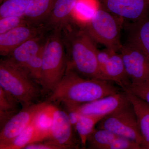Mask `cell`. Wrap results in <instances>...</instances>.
<instances>
[{
  "label": "cell",
  "instance_id": "cell-1",
  "mask_svg": "<svg viewBox=\"0 0 149 149\" xmlns=\"http://www.w3.org/2000/svg\"><path fill=\"white\" fill-rule=\"evenodd\" d=\"M112 83L83 77L68 65L64 76L45 101L77 106L120 92Z\"/></svg>",
  "mask_w": 149,
  "mask_h": 149
},
{
  "label": "cell",
  "instance_id": "cell-2",
  "mask_svg": "<svg viewBox=\"0 0 149 149\" xmlns=\"http://www.w3.org/2000/svg\"><path fill=\"white\" fill-rule=\"evenodd\" d=\"M68 65L83 77L102 79L97 60L96 43L83 26L70 19L61 28Z\"/></svg>",
  "mask_w": 149,
  "mask_h": 149
},
{
  "label": "cell",
  "instance_id": "cell-3",
  "mask_svg": "<svg viewBox=\"0 0 149 149\" xmlns=\"http://www.w3.org/2000/svg\"><path fill=\"white\" fill-rule=\"evenodd\" d=\"M0 86L13 96L22 108L36 104L43 95L40 84L27 70L8 58L0 61Z\"/></svg>",
  "mask_w": 149,
  "mask_h": 149
},
{
  "label": "cell",
  "instance_id": "cell-4",
  "mask_svg": "<svg viewBox=\"0 0 149 149\" xmlns=\"http://www.w3.org/2000/svg\"><path fill=\"white\" fill-rule=\"evenodd\" d=\"M52 31L45 42L43 49L39 80L43 95H49L58 85L65 74L68 63L61 29Z\"/></svg>",
  "mask_w": 149,
  "mask_h": 149
},
{
  "label": "cell",
  "instance_id": "cell-5",
  "mask_svg": "<svg viewBox=\"0 0 149 149\" xmlns=\"http://www.w3.org/2000/svg\"><path fill=\"white\" fill-rule=\"evenodd\" d=\"M123 20V18L100 8L83 27L96 43L117 52L123 46L120 35Z\"/></svg>",
  "mask_w": 149,
  "mask_h": 149
},
{
  "label": "cell",
  "instance_id": "cell-6",
  "mask_svg": "<svg viewBox=\"0 0 149 149\" xmlns=\"http://www.w3.org/2000/svg\"><path fill=\"white\" fill-rule=\"evenodd\" d=\"M97 128L110 130L118 136L128 138L141 146L143 139L137 117L130 101L115 111L104 116Z\"/></svg>",
  "mask_w": 149,
  "mask_h": 149
},
{
  "label": "cell",
  "instance_id": "cell-7",
  "mask_svg": "<svg viewBox=\"0 0 149 149\" xmlns=\"http://www.w3.org/2000/svg\"><path fill=\"white\" fill-rule=\"evenodd\" d=\"M131 84L149 81V57L133 44L123 45L119 51Z\"/></svg>",
  "mask_w": 149,
  "mask_h": 149
},
{
  "label": "cell",
  "instance_id": "cell-8",
  "mask_svg": "<svg viewBox=\"0 0 149 149\" xmlns=\"http://www.w3.org/2000/svg\"><path fill=\"white\" fill-rule=\"evenodd\" d=\"M74 131L67 112L56 107L53 123L47 140L62 149H79L81 142L74 134Z\"/></svg>",
  "mask_w": 149,
  "mask_h": 149
},
{
  "label": "cell",
  "instance_id": "cell-9",
  "mask_svg": "<svg viewBox=\"0 0 149 149\" xmlns=\"http://www.w3.org/2000/svg\"><path fill=\"white\" fill-rule=\"evenodd\" d=\"M47 103L45 101L34 104L22 108L13 116L1 129L0 149L9 144L22 132L32 122L38 112Z\"/></svg>",
  "mask_w": 149,
  "mask_h": 149
},
{
  "label": "cell",
  "instance_id": "cell-10",
  "mask_svg": "<svg viewBox=\"0 0 149 149\" xmlns=\"http://www.w3.org/2000/svg\"><path fill=\"white\" fill-rule=\"evenodd\" d=\"M49 29L45 24L22 25L0 35V55L8 56L15 48L27 40L44 35Z\"/></svg>",
  "mask_w": 149,
  "mask_h": 149
},
{
  "label": "cell",
  "instance_id": "cell-11",
  "mask_svg": "<svg viewBox=\"0 0 149 149\" xmlns=\"http://www.w3.org/2000/svg\"><path fill=\"white\" fill-rule=\"evenodd\" d=\"M104 9L136 22L148 17L149 0H99Z\"/></svg>",
  "mask_w": 149,
  "mask_h": 149
},
{
  "label": "cell",
  "instance_id": "cell-12",
  "mask_svg": "<svg viewBox=\"0 0 149 149\" xmlns=\"http://www.w3.org/2000/svg\"><path fill=\"white\" fill-rule=\"evenodd\" d=\"M129 102L125 91L104 97L93 102L76 106L81 115L104 117Z\"/></svg>",
  "mask_w": 149,
  "mask_h": 149
},
{
  "label": "cell",
  "instance_id": "cell-13",
  "mask_svg": "<svg viewBox=\"0 0 149 149\" xmlns=\"http://www.w3.org/2000/svg\"><path fill=\"white\" fill-rule=\"evenodd\" d=\"M103 80L114 82L123 90L131 84L120 53L114 52L105 65L102 71Z\"/></svg>",
  "mask_w": 149,
  "mask_h": 149
},
{
  "label": "cell",
  "instance_id": "cell-14",
  "mask_svg": "<svg viewBox=\"0 0 149 149\" xmlns=\"http://www.w3.org/2000/svg\"><path fill=\"white\" fill-rule=\"evenodd\" d=\"M133 105L137 117L143 143L142 149H146L149 146V104L130 91L125 90Z\"/></svg>",
  "mask_w": 149,
  "mask_h": 149
},
{
  "label": "cell",
  "instance_id": "cell-15",
  "mask_svg": "<svg viewBox=\"0 0 149 149\" xmlns=\"http://www.w3.org/2000/svg\"><path fill=\"white\" fill-rule=\"evenodd\" d=\"M77 0H57L45 24L49 29H60L71 19Z\"/></svg>",
  "mask_w": 149,
  "mask_h": 149
},
{
  "label": "cell",
  "instance_id": "cell-16",
  "mask_svg": "<svg viewBox=\"0 0 149 149\" xmlns=\"http://www.w3.org/2000/svg\"><path fill=\"white\" fill-rule=\"evenodd\" d=\"M128 42L140 49L149 57V18L148 16L141 20L128 24Z\"/></svg>",
  "mask_w": 149,
  "mask_h": 149
},
{
  "label": "cell",
  "instance_id": "cell-17",
  "mask_svg": "<svg viewBox=\"0 0 149 149\" xmlns=\"http://www.w3.org/2000/svg\"><path fill=\"white\" fill-rule=\"evenodd\" d=\"M43 35L27 40L18 46L8 56V58L23 66L40 52L44 44H42Z\"/></svg>",
  "mask_w": 149,
  "mask_h": 149
},
{
  "label": "cell",
  "instance_id": "cell-18",
  "mask_svg": "<svg viewBox=\"0 0 149 149\" xmlns=\"http://www.w3.org/2000/svg\"><path fill=\"white\" fill-rule=\"evenodd\" d=\"M56 1L31 0L24 17L31 24H43L49 16Z\"/></svg>",
  "mask_w": 149,
  "mask_h": 149
},
{
  "label": "cell",
  "instance_id": "cell-19",
  "mask_svg": "<svg viewBox=\"0 0 149 149\" xmlns=\"http://www.w3.org/2000/svg\"><path fill=\"white\" fill-rule=\"evenodd\" d=\"M99 0H77L71 14V18L81 26H84L100 8Z\"/></svg>",
  "mask_w": 149,
  "mask_h": 149
},
{
  "label": "cell",
  "instance_id": "cell-20",
  "mask_svg": "<svg viewBox=\"0 0 149 149\" xmlns=\"http://www.w3.org/2000/svg\"><path fill=\"white\" fill-rule=\"evenodd\" d=\"M56 107L47 103L39 111L33 119L36 128L43 141L47 139L52 126L54 115Z\"/></svg>",
  "mask_w": 149,
  "mask_h": 149
},
{
  "label": "cell",
  "instance_id": "cell-21",
  "mask_svg": "<svg viewBox=\"0 0 149 149\" xmlns=\"http://www.w3.org/2000/svg\"><path fill=\"white\" fill-rule=\"evenodd\" d=\"M42 141V138L36 128L33 120L11 143L2 149H23L29 144Z\"/></svg>",
  "mask_w": 149,
  "mask_h": 149
},
{
  "label": "cell",
  "instance_id": "cell-22",
  "mask_svg": "<svg viewBox=\"0 0 149 149\" xmlns=\"http://www.w3.org/2000/svg\"><path fill=\"white\" fill-rule=\"evenodd\" d=\"M19 102L0 86V125L1 129L17 113Z\"/></svg>",
  "mask_w": 149,
  "mask_h": 149
},
{
  "label": "cell",
  "instance_id": "cell-23",
  "mask_svg": "<svg viewBox=\"0 0 149 149\" xmlns=\"http://www.w3.org/2000/svg\"><path fill=\"white\" fill-rule=\"evenodd\" d=\"M118 136L110 130L97 128L88 136L86 146L88 149H106Z\"/></svg>",
  "mask_w": 149,
  "mask_h": 149
},
{
  "label": "cell",
  "instance_id": "cell-24",
  "mask_svg": "<svg viewBox=\"0 0 149 149\" xmlns=\"http://www.w3.org/2000/svg\"><path fill=\"white\" fill-rule=\"evenodd\" d=\"M103 117L96 116L82 115L75 125V130L81 142V146H86L88 136L95 129V126Z\"/></svg>",
  "mask_w": 149,
  "mask_h": 149
},
{
  "label": "cell",
  "instance_id": "cell-25",
  "mask_svg": "<svg viewBox=\"0 0 149 149\" xmlns=\"http://www.w3.org/2000/svg\"><path fill=\"white\" fill-rule=\"evenodd\" d=\"M31 0H5L0 6V18L8 17H24Z\"/></svg>",
  "mask_w": 149,
  "mask_h": 149
},
{
  "label": "cell",
  "instance_id": "cell-26",
  "mask_svg": "<svg viewBox=\"0 0 149 149\" xmlns=\"http://www.w3.org/2000/svg\"><path fill=\"white\" fill-rule=\"evenodd\" d=\"M44 45L45 44L38 54L27 62L23 66L27 70L32 77L39 83L42 71Z\"/></svg>",
  "mask_w": 149,
  "mask_h": 149
},
{
  "label": "cell",
  "instance_id": "cell-27",
  "mask_svg": "<svg viewBox=\"0 0 149 149\" xmlns=\"http://www.w3.org/2000/svg\"><path fill=\"white\" fill-rule=\"evenodd\" d=\"M33 24L24 17H8L0 18V35L22 25Z\"/></svg>",
  "mask_w": 149,
  "mask_h": 149
},
{
  "label": "cell",
  "instance_id": "cell-28",
  "mask_svg": "<svg viewBox=\"0 0 149 149\" xmlns=\"http://www.w3.org/2000/svg\"><path fill=\"white\" fill-rule=\"evenodd\" d=\"M140 144L125 137L118 136L106 149H141Z\"/></svg>",
  "mask_w": 149,
  "mask_h": 149
},
{
  "label": "cell",
  "instance_id": "cell-29",
  "mask_svg": "<svg viewBox=\"0 0 149 149\" xmlns=\"http://www.w3.org/2000/svg\"><path fill=\"white\" fill-rule=\"evenodd\" d=\"M125 90L130 91L149 104V81L136 85L131 84L123 91Z\"/></svg>",
  "mask_w": 149,
  "mask_h": 149
},
{
  "label": "cell",
  "instance_id": "cell-30",
  "mask_svg": "<svg viewBox=\"0 0 149 149\" xmlns=\"http://www.w3.org/2000/svg\"><path fill=\"white\" fill-rule=\"evenodd\" d=\"M116 52L111 49L106 48L102 50H98L97 53V60L100 72L101 74L102 79L103 78L102 71L105 65L113 54Z\"/></svg>",
  "mask_w": 149,
  "mask_h": 149
},
{
  "label": "cell",
  "instance_id": "cell-31",
  "mask_svg": "<svg viewBox=\"0 0 149 149\" xmlns=\"http://www.w3.org/2000/svg\"><path fill=\"white\" fill-rule=\"evenodd\" d=\"M23 149H62L52 141L47 140L45 142H35L27 145Z\"/></svg>",
  "mask_w": 149,
  "mask_h": 149
},
{
  "label": "cell",
  "instance_id": "cell-32",
  "mask_svg": "<svg viewBox=\"0 0 149 149\" xmlns=\"http://www.w3.org/2000/svg\"><path fill=\"white\" fill-rule=\"evenodd\" d=\"M64 106L66 108V112L68 115L70 123L73 128H74V130H75V125L82 115L80 114V113L77 111V108H76V106L68 105H65Z\"/></svg>",
  "mask_w": 149,
  "mask_h": 149
},
{
  "label": "cell",
  "instance_id": "cell-33",
  "mask_svg": "<svg viewBox=\"0 0 149 149\" xmlns=\"http://www.w3.org/2000/svg\"><path fill=\"white\" fill-rule=\"evenodd\" d=\"M5 0H0V3H1L3 1H4Z\"/></svg>",
  "mask_w": 149,
  "mask_h": 149
},
{
  "label": "cell",
  "instance_id": "cell-34",
  "mask_svg": "<svg viewBox=\"0 0 149 149\" xmlns=\"http://www.w3.org/2000/svg\"><path fill=\"white\" fill-rule=\"evenodd\" d=\"M146 149H149V146L147 147L146 148Z\"/></svg>",
  "mask_w": 149,
  "mask_h": 149
}]
</instances>
